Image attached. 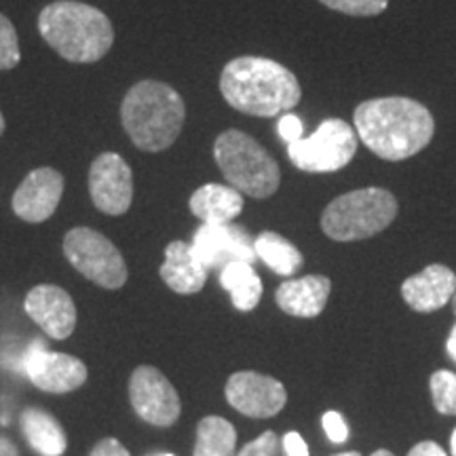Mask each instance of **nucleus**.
<instances>
[{
	"mask_svg": "<svg viewBox=\"0 0 456 456\" xmlns=\"http://www.w3.org/2000/svg\"><path fill=\"white\" fill-rule=\"evenodd\" d=\"M38 32L72 64H95L112 49L114 28L106 13L77 0H57L38 15Z\"/></svg>",
	"mask_w": 456,
	"mask_h": 456,
	"instance_id": "obj_3",
	"label": "nucleus"
},
{
	"mask_svg": "<svg viewBox=\"0 0 456 456\" xmlns=\"http://www.w3.org/2000/svg\"><path fill=\"white\" fill-rule=\"evenodd\" d=\"M192 248L203 262L205 269H224L231 262H249L258 258L254 252V241L243 226L232 224H203L195 232Z\"/></svg>",
	"mask_w": 456,
	"mask_h": 456,
	"instance_id": "obj_13",
	"label": "nucleus"
},
{
	"mask_svg": "<svg viewBox=\"0 0 456 456\" xmlns=\"http://www.w3.org/2000/svg\"><path fill=\"white\" fill-rule=\"evenodd\" d=\"M21 61L20 41L9 17L0 13V70H11Z\"/></svg>",
	"mask_w": 456,
	"mask_h": 456,
	"instance_id": "obj_25",
	"label": "nucleus"
},
{
	"mask_svg": "<svg viewBox=\"0 0 456 456\" xmlns=\"http://www.w3.org/2000/svg\"><path fill=\"white\" fill-rule=\"evenodd\" d=\"M89 456H131V454L118 440H114V437H104V440H100V444H95V448L91 450Z\"/></svg>",
	"mask_w": 456,
	"mask_h": 456,
	"instance_id": "obj_30",
	"label": "nucleus"
},
{
	"mask_svg": "<svg viewBox=\"0 0 456 456\" xmlns=\"http://www.w3.org/2000/svg\"><path fill=\"white\" fill-rule=\"evenodd\" d=\"M224 393L228 403L249 419H271L281 412L288 402V391L277 379L252 370L232 374Z\"/></svg>",
	"mask_w": 456,
	"mask_h": 456,
	"instance_id": "obj_12",
	"label": "nucleus"
},
{
	"mask_svg": "<svg viewBox=\"0 0 456 456\" xmlns=\"http://www.w3.org/2000/svg\"><path fill=\"white\" fill-rule=\"evenodd\" d=\"M456 292V275L444 265H429L402 283V296L410 309L419 313L440 311L452 302Z\"/></svg>",
	"mask_w": 456,
	"mask_h": 456,
	"instance_id": "obj_16",
	"label": "nucleus"
},
{
	"mask_svg": "<svg viewBox=\"0 0 456 456\" xmlns=\"http://www.w3.org/2000/svg\"><path fill=\"white\" fill-rule=\"evenodd\" d=\"M89 195L102 214L123 216L134 201V174L117 152H102L89 169Z\"/></svg>",
	"mask_w": 456,
	"mask_h": 456,
	"instance_id": "obj_10",
	"label": "nucleus"
},
{
	"mask_svg": "<svg viewBox=\"0 0 456 456\" xmlns=\"http://www.w3.org/2000/svg\"><path fill=\"white\" fill-rule=\"evenodd\" d=\"M161 456H174V454H161Z\"/></svg>",
	"mask_w": 456,
	"mask_h": 456,
	"instance_id": "obj_40",
	"label": "nucleus"
},
{
	"mask_svg": "<svg viewBox=\"0 0 456 456\" xmlns=\"http://www.w3.org/2000/svg\"><path fill=\"white\" fill-rule=\"evenodd\" d=\"M254 252L271 271L283 277H292L305 262L300 249L292 241H288V239L273 231L260 232L254 239Z\"/></svg>",
	"mask_w": 456,
	"mask_h": 456,
	"instance_id": "obj_22",
	"label": "nucleus"
},
{
	"mask_svg": "<svg viewBox=\"0 0 456 456\" xmlns=\"http://www.w3.org/2000/svg\"><path fill=\"white\" fill-rule=\"evenodd\" d=\"M336 456H362L359 452H342V454H336Z\"/></svg>",
	"mask_w": 456,
	"mask_h": 456,
	"instance_id": "obj_38",
	"label": "nucleus"
},
{
	"mask_svg": "<svg viewBox=\"0 0 456 456\" xmlns=\"http://www.w3.org/2000/svg\"><path fill=\"white\" fill-rule=\"evenodd\" d=\"M129 399L135 414L146 423L171 427L180 419L182 402L167 376L152 366H140L131 372Z\"/></svg>",
	"mask_w": 456,
	"mask_h": 456,
	"instance_id": "obj_9",
	"label": "nucleus"
},
{
	"mask_svg": "<svg viewBox=\"0 0 456 456\" xmlns=\"http://www.w3.org/2000/svg\"><path fill=\"white\" fill-rule=\"evenodd\" d=\"M328 9L353 17H374L389 7V0H319Z\"/></svg>",
	"mask_w": 456,
	"mask_h": 456,
	"instance_id": "obj_26",
	"label": "nucleus"
},
{
	"mask_svg": "<svg viewBox=\"0 0 456 456\" xmlns=\"http://www.w3.org/2000/svg\"><path fill=\"white\" fill-rule=\"evenodd\" d=\"M21 431L32 450L41 456H61L68 448L66 431L49 412L38 408H26L21 412Z\"/></svg>",
	"mask_w": 456,
	"mask_h": 456,
	"instance_id": "obj_20",
	"label": "nucleus"
},
{
	"mask_svg": "<svg viewBox=\"0 0 456 456\" xmlns=\"http://www.w3.org/2000/svg\"><path fill=\"white\" fill-rule=\"evenodd\" d=\"M322 425H323V431H326L328 440L332 444H345L346 437H349V427H346L340 412L330 410V412L323 414Z\"/></svg>",
	"mask_w": 456,
	"mask_h": 456,
	"instance_id": "obj_29",
	"label": "nucleus"
},
{
	"mask_svg": "<svg viewBox=\"0 0 456 456\" xmlns=\"http://www.w3.org/2000/svg\"><path fill=\"white\" fill-rule=\"evenodd\" d=\"M446 349H448V355L456 362V326L452 328V332H450V336H448Z\"/></svg>",
	"mask_w": 456,
	"mask_h": 456,
	"instance_id": "obj_34",
	"label": "nucleus"
},
{
	"mask_svg": "<svg viewBox=\"0 0 456 456\" xmlns=\"http://www.w3.org/2000/svg\"><path fill=\"white\" fill-rule=\"evenodd\" d=\"M332 281L326 275H306L288 279L277 288L275 300L279 309L292 317H317L326 309Z\"/></svg>",
	"mask_w": 456,
	"mask_h": 456,
	"instance_id": "obj_17",
	"label": "nucleus"
},
{
	"mask_svg": "<svg viewBox=\"0 0 456 456\" xmlns=\"http://www.w3.org/2000/svg\"><path fill=\"white\" fill-rule=\"evenodd\" d=\"M372 456H395V454L389 452V450H376Z\"/></svg>",
	"mask_w": 456,
	"mask_h": 456,
	"instance_id": "obj_36",
	"label": "nucleus"
},
{
	"mask_svg": "<svg viewBox=\"0 0 456 456\" xmlns=\"http://www.w3.org/2000/svg\"><path fill=\"white\" fill-rule=\"evenodd\" d=\"M214 159L228 184L252 199H269L281 184L275 159L239 129H226L216 138Z\"/></svg>",
	"mask_w": 456,
	"mask_h": 456,
	"instance_id": "obj_6",
	"label": "nucleus"
},
{
	"mask_svg": "<svg viewBox=\"0 0 456 456\" xmlns=\"http://www.w3.org/2000/svg\"><path fill=\"white\" fill-rule=\"evenodd\" d=\"M277 134L285 144H294L300 138H305V125H302L300 117L294 112H285L277 123Z\"/></svg>",
	"mask_w": 456,
	"mask_h": 456,
	"instance_id": "obj_28",
	"label": "nucleus"
},
{
	"mask_svg": "<svg viewBox=\"0 0 456 456\" xmlns=\"http://www.w3.org/2000/svg\"><path fill=\"white\" fill-rule=\"evenodd\" d=\"M408 456H448V454L444 452L440 444H436V442H420V444H416L412 450H410Z\"/></svg>",
	"mask_w": 456,
	"mask_h": 456,
	"instance_id": "obj_32",
	"label": "nucleus"
},
{
	"mask_svg": "<svg viewBox=\"0 0 456 456\" xmlns=\"http://www.w3.org/2000/svg\"><path fill=\"white\" fill-rule=\"evenodd\" d=\"M226 104L249 117L271 118L298 106L302 89L292 70L269 57H235L220 74Z\"/></svg>",
	"mask_w": 456,
	"mask_h": 456,
	"instance_id": "obj_2",
	"label": "nucleus"
},
{
	"mask_svg": "<svg viewBox=\"0 0 456 456\" xmlns=\"http://www.w3.org/2000/svg\"><path fill=\"white\" fill-rule=\"evenodd\" d=\"M0 456H20V452H17L15 444L7 440V437L0 436Z\"/></svg>",
	"mask_w": 456,
	"mask_h": 456,
	"instance_id": "obj_33",
	"label": "nucleus"
},
{
	"mask_svg": "<svg viewBox=\"0 0 456 456\" xmlns=\"http://www.w3.org/2000/svg\"><path fill=\"white\" fill-rule=\"evenodd\" d=\"M283 448L285 452H288V456H309V446H306V442L302 440L300 433L296 431L285 433Z\"/></svg>",
	"mask_w": 456,
	"mask_h": 456,
	"instance_id": "obj_31",
	"label": "nucleus"
},
{
	"mask_svg": "<svg viewBox=\"0 0 456 456\" xmlns=\"http://www.w3.org/2000/svg\"><path fill=\"white\" fill-rule=\"evenodd\" d=\"M357 152V134L342 118H326L309 138L288 146V157L306 174H332L346 167Z\"/></svg>",
	"mask_w": 456,
	"mask_h": 456,
	"instance_id": "obj_7",
	"label": "nucleus"
},
{
	"mask_svg": "<svg viewBox=\"0 0 456 456\" xmlns=\"http://www.w3.org/2000/svg\"><path fill=\"white\" fill-rule=\"evenodd\" d=\"M397 212V199L387 188H357L336 197L323 209L322 231L332 241H362L389 228Z\"/></svg>",
	"mask_w": 456,
	"mask_h": 456,
	"instance_id": "obj_5",
	"label": "nucleus"
},
{
	"mask_svg": "<svg viewBox=\"0 0 456 456\" xmlns=\"http://www.w3.org/2000/svg\"><path fill=\"white\" fill-rule=\"evenodd\" d=\"M64 195V175L53 167L30 171L15 191L11 208L17 218L30 224H41L55 214Z\"/></svg>",
	"mask_w": 456,
	"mask_h": 456,
	"instance_id": "obj_14",
	"label": "nucleus"
},
{
	"mask_svg": "<svg viewBox=\"0 0 456 456\" xmlns=\"http://www.w3.org/2000/svg\"><path fill=\"white\" fill-rule=\"evenodd\" d=\"M450 450H452V456H456V429L452 431V440H450Z\"/></svg>",
	"mask_w": 456,
	"mask_h": 456,
	"instance_id": "obj_35",
	"label": "nucleus"
},
{
	"mask_svg": "<svg viewBox=\"0 0 456 456\" xmlns=\"http://www.w3.org/2000/svg\"><path fill=\"white\" fill-rule=\"evenodd\" d=\"M26 313L49 338L66 340L77 328V306L60 285L41 283L26 296Z\"/></svg>",
	"mask_w": 456,
	"mask_h": 456,
	"instance_id": "obj_15",
	"label": "nucleus"
},
{
	"mask_svg": "<svg viewBox=\"0 0 456 456\" xmlns=\"http://www.w3.org/2000/svg\"><path fill=\"white\" fill-rule=\"evenodd\" d=\"M353 121L368 151L391 163L419 155L436 135V118L429 108L402 95L362 102Z\"/></svg>",
	"mask_w": 456,
	"mask_h": 456,
	"instance_id": "obj_1",
	"label": "nucleus"
},
{
	"mask_svg": "<svg viewBox=\"0 0 456 456\" xmlns=\"http://www.w3.org/2000/svg\"><path fill=\"white\" fill-rule=\"evenodd\" d=\"M64 254L74 269L100 288L118 289L129 277L127 265L117 245L94 228H72L64 237Z\"/></svg>",
	"mask_w": 456,
	"mask_h": 456,
	"instance_id": "obj_8",
	"label": "nucleus"
},
{
	"mask_svg": "<svg viewBox=\"0 0 456 456\" xmlns=\"http://www.w3.org/2000/svg\"><path fill=\"white\" fill-rule=\"evenodd\" d=\"M220 285L231 294L237 311H254L262 298V281L254 265L249 262H231L220 271Z\"/></svg>",
	"mask_w": 456,
	"mask_h": 456,
	"instance_id": "obj_21",
	"label": "nucleus"
},
{
	"mask_svg": "<svg viewBox=\"0 0 456 456\" xmlns=\"http://www.w3.org/2000/svg\"><path fill=\"white\" fill-rule=\"evenodd\" d=\"M21 366L32 385L47 393L77 391L87 380V366L81 359L68 353L47 351L43 342H32Z\"/></svg>",
	"mask_w": 456,
	"mask_h": 456,
	"instance_id": "obj_11",
	"label": "nucleus"
},
{
	"mask_svg": "<svg viewBox=\"0 0 456 456\" xmlns=\"http://www.w3.org/2000/svg\"><path fill=\"white\" fill-rule=\"evenodd\" d=\"M188 205L203 224H228L241 214L243 197L232 186L205 184L192 192Z\"/></svg>",
	"mask_w": 456,
	"mask_h": 456,
	"instance_id": "obj_19",
	"label": "nucleus"
},
{
	"mask_svg": "<svg viewBox=\"0 0 456 456\" xmlns=\"http://www.w3.org/2000/svg\"><path fill=\"white\" fill-rule=\"evenodd\" d=\"M237 431L222 416H205L197 425L195 456H235Z\"/></svg>",
	"mask_w": 456,
	"mask_h": 456,
	"instance_id": "obj_23",
	"label": "nucleus"
},
{
	"mask_svg": "<svg viewBox=\"0 0 456 456\" xmlns=\"http://www.w3.org/2000/svg\"><path fill=\"white\" fill-rule=\"evenodd\" d=\"M429 387L437 412L456 416V374L450 370H437L431 376Z\"/></svg>",
	"mask_w": 456,
	"mask_h": 456,
	"instance_id": "obj_24",
	"label": "nucleus"
},
{
	"mask_svg": "<svg viewBox=\"0 0 456 456\" xmlns=\"http://www.w3.org/2000/svg\"><path fill=\"white\" fill-rule=\"evenodd\" d=\"M279 437L273 431H265L258 440L249 442L237 456H277Z\"/></svg>",
	"mask_w": 456,
	"mask_h": 456,
	"instance_id": "obj_27",
	"label": "nucleus"
},
{
	"mask_svg": "<svg viewBox=\"0 0 456 456\" xmlns=\"http://www.w3.org/2000/svg\"><path fill=\"white\" fill-rule=\"evenodd\" d=\"M161 279L175 294H197L208 281V269L192 248V243L171 241L165 248Z\"/></svg>",
	"mask_w": 456,
	"mask_h": 456,
	"instance_id": "obj_18",
	"label": "nucleus"
},
{
	"mask_svg": "<svg viewBox=\"0 0 456 456\" xmlns=\"http://www.w3.org/2000/svg\"><path fill=\"white\" fill-rule=\"evenodd\" d=\"M184 121V100L167 83L140 81L125 94L121 123L129 140L140 151H167L178 140Z\"/></svg>",
	"mask_w": 456,
	"mask_h": 456,
	"instance_id": "obj_4",
	"label": "nucleus"
},
{
	"mask_svg": "<svg viewBox=\"0 0 456 456\" xmlns=\"http://www.w3.org/2000/svg\"><path fill=\"white\" fill-rule=\"evenodd\" d=\"M3 131H4V117L3 112H0V135H3Z\"/></svg>",
	"mask_w": 456,
	"mask_h": 456,
	"instance_id": "obj_37",
	"label": "nucleus"
},
{
	"mask_svg": "<svg viewBox=\"0 0 456 456\" xmlns=\"http://www.w3.org/2000/svg\"><path fill=\"white\" fill-rule=\"evenodd\" d=\"M452 309H454V315H456V292L452 296Z\"/></svg>",
	"mask_w": 456,
	"mask_h": 456,
	"instance_id": "obj_39",
	"label": "nucleus"
}]
</instances>
